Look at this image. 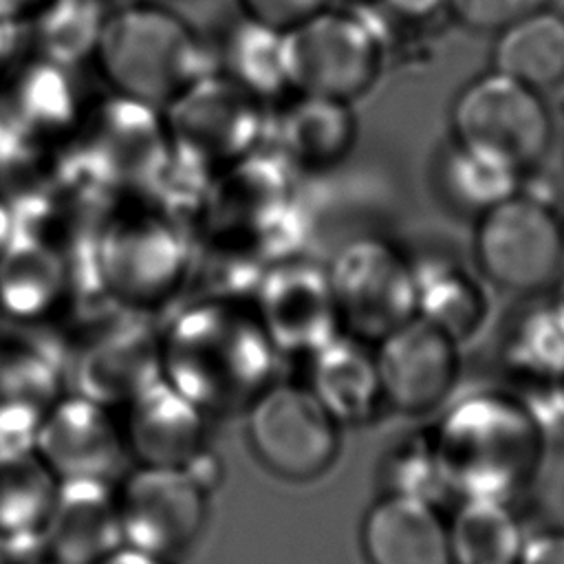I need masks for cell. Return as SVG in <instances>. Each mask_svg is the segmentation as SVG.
Segmentation results:
<instances>
[{"label": "cell", "mask_w": 564, "mask_h": 564, "mask_svg": "<svg viewBox=\"0 0 564 564\" xmlns=\"http://www.w3.org/2000/svg\"><path fill=\"white\" fill-rule=\"evenodd\" d=\"M161 377L205 414L247 408L273 381L278 352L251 302L192 300L159 335Z\"/></svg>", "instance_id": "obj_1"}, {"label": "cell", "mask_w": 564, "mask_h": 564, "mask_svg": "<svg viewBox=\"0 0 564 564\" xmlns=\"http://www.w3.org/2000/svg\"><path fill=\"white\" fill-rule=\"evenodd\" d=\"M449 496L513 500L538 476L549 436L513 388H480L449 403L430 430Z\"/></svg>", "instance_id": "obj_2"}, {"label": "cell", "mask_w": 564, "mask_h": 564, "mask_svg": "<svg viewBox=\"0 0 564 564\" xmlns=\"http://www.w3.org/2000/svg\"><path fill=\"white\" fill-rule=\"evenodd\" d=\"M93 62L110 93L161 110L216 68L192 22L150 0H137L108 18Z\"/></svg>", "instance_id": "obj_3"}, {"label": "cell", "mask_w": 564, "mask_h": 564, "mask_svg": "<svg viewBox=\"0 0 564 564\" xmlns=\"http://www.w3.org/2000/svg\"><path fill=\"white\" fill-rule=\"evenodd\" d=\"M170 165L163 110L115 93L88 101L64 148V167L112 200L150 196Z\"/></svg>", "instance_id": "obj_4"}, {"label": "cell", "mask_w": 564, "mask_h": 564, "mask_svg": "<svg viewBox=\"0 0 564 564\" xmlns=\"http://www.w3.org/2000/svg\"><path fill=\"white\" fill-rule=\"evenodd\" d=\"M99 286L117 304L148 306L187 278L181 218L152 198H117L93 238Z\"/></svg>", "instance_id": "obj_5"}, {"label": "cell", "mask_w": 564, "mask_h": 564, "mask_svg": "<svg viewBox=\"0 0 564 564\" xmlns=\"http://www.w3.org/2000/svg\"><path fill=\"white\" fill-rule=\"evenodd\" d=\"M271 106L212 68L163 108L172 159L203 178L264 148Z\"/></svg>", "instance_id": "obj_6"}, {"label": "cell", "mask_w": 564, "mask_h": 564, "mask_svg": "<svg viewBox=\"0 0 564 564\" xmlns=\"http://www.w3.org/2000/svg\"><path fill=\"white\" fill-rule=\"evenodd\" d=\"M383 35L359 4L328 7L284 33L291 93L357 101L383 70Z\"/></svg>", "instance_id": "obj_7"}, {"label": "cell", "mask_w": 564, "mask_h": 564, "mask_svg": "<svg viewBox=\"0 0 564 564\" xmlns=\"http://www.w3.org/2000/svg\"><path fill=\"white\" fill-rule=\"evenodd\" d=\"M449 126L452 141L494 154L524 176L553 145V117L542 93L494 68L458 90Z\"/></svg>", "instance_id": "obj_8"}, {"label": "cell", "mask_w": 564, "mask_h": 564, "mask_svg": "<svg viewBox=\"0 0 564 564\" xmlns=\"http://www.w3.org/2000/svg\"><path fill=\"white\" fill-rule=\"evenodd\" d=\"M471 249L489 284L531 295L564 271V223L553 205L520 189L476 216Z\"/></svg>", "instance_id": "obj_9"}, {"label": "cell", "mask_w": 564, "mask_h": 564, "mask_svg": "<svg viewBox=\"0 0 564 564\" xmlns=\"http://www.w3.org/2000/svg\"><path fill=\"white\" fill-rule=\"evenodd\" d=\"M245 412L249 445L278 478L308 482L335 465L341 449V425L306 383L273 379Z\"/></svg>", "instance_id": "obj_10"}, {"label": "cell", "mask_w": 564, "mask_h": 564, "mask_svg": "<svg viewBox=\"0 0 564 564\" xmlns=\"http://www.w3.org/2000/svg\"><path fill=\"white\" fill-rule=\"evenodd\" d=\"M341 330L379 341L416 315L412 258L383 236L346 240L326 264Z\"/></svg>", "instance_id": "obj_11"}, {"label": "cell", "mask_w": 564, "mask_h": 564, "mask_svg": "<svg viewBox=\"0 0 564 564\" xmlns=\"http://www.w3.org/2000/svg\"><path fill=\"white\" fill-rule=\"evenodd\" d=\"M207 494L185 467L139 465L117 487L123 544L165 560L187 551L205 527Z\"/></svg>", "instance_id": "obj_12"}, {"label": "cell", "mask_w": 564, "mask_h": 564, "mask_svg": "<svg viewBox=\"0 0 564 564\" xmlns=\"http://www.w3.org/2000/svg\"><path fill=\"white\" fill-rule=\"evenodd\" d=\"M251 308L278 355L308 357L341 333L326 264L297 253L267 264Z\"/></svg>", "instance_id": "obj_13"}, {"label": "cell", "mask_w": 564, "mask_h": 564, "mask_svg": "<svg viewBox=\"0 0 564 564\" xmlns=\"http://www.w3.org/2000/svg\"><path fill=\"white\" fill-rule=\"evenodd\" d=\"M458 346L454 337L416 315L375 341L386 405L408 416L445 405L460 377Z\"/></svg>", "instance_id": "obj_14"}, {"label": "cell", "mask_w": 564, "mask_h": 564, "mask_svg": "<svg viewBox=\"0 0 564 564\" xmlns=\"http://www.w3.org/2000/svg\"><path fill=\"white\" fill-rule=\"evenodd\" d=\"M35 452L57 480H110L121 471L128 447L112 408L79 392L62 394L44 414Z\"/></svg>", "instance_id": "obj_15"}, {"label": "cell", "mask_w": 564, "mask_h": 564, "mask_svg": "<svg viewBox=\"0 0 564 564\" xmlns=\"http://www.w3.org/2000/svg\"><path fill=\"white\" fill-rule=\"evenodd\" d=\"M77 68L29 53L2 77L0 119L18 132L64 150L88 106Z\"/></svg>", "instance_id": "obj_16"}, {"label": "cell", "mask_w": 564, "mask_h": 564, "mask_svg": "<svg viewBox=\"0 0 564 564\" xmlns=\"http://www.w3.org/2000/svg\"><path fill=\"white\" fill-rule=\"evenodd\" d=\"M357 117L352 104L289 93L271 106L267 148L295 172H324L355 148Z\"/></svg>", "instance_id": "obj_17"}, {"label": "cell", "mask_w": 564, "mask_h": 564, "mask_svg": "<svg viewBox=\"0 0 564 564\" xmlns=\"http://www.w3.org/2000/svg\"><path fill=\"white\" fill-rule=\"evenodd\" d=\"M46 555L59 564H97L123 544L117 487L110 480H59L42 527Z\"/></svg>", "instance_id": "obj_18"}, {"label": "cell", "mask_w": 564, "mask_h": 564, "mask_svg": "<svg viewBox=\"0 0 564 564\" xmlns=\"http://www.w3.org/2000/svg\"><path fill=\"white\" fill-rule=\"evenodd\" d=\"M123 408L126 447L139 465L187 467L207 449V414L163 377Z\"/></svg>", "instance_id": "obj_19"}, {"label": "cell", "mask_w": 564, "mask_h": 564, "mask_svg": "<svg viewBox=\"0 0 564 564\" xmlns=\"http://www.w3.org/2000/svg\"><path fill=\"white\" fill-rule=\"evenodd\" d=\"M73 375L79 394L110 408L126 405L137 392L161 379L159 335L137 324L101 330L79 350Z\"/></svg>", "instance_id": "obj_20"}, {"label": "cell", "mask_w": 564, "mask_h": 564, "mask_svg": "<svg viewBox=\"0 0 564 564\" xmlns=\"http://www.w3.org/2000/svg\"><path fill=\"white\" fill-rule=\"evenodd\" d=\"M366 564H452L447 524L425 500L381 494L361 520Z\"/></svg>", "instance_id": "obj_21"}, {"label": "cell", "mask_w": 564, "mask_h": 564, "mask_svg": "<svg viewBox=\"0 0 564 564\" xmlns=\"http://www.w3.org/2000/svg\"><path fill=\"white\" fill-rule=\"evenodd\" d=\"M308 361L306 386L341 427L370 423L386 405L370 341L341 330Z\"/></svg>", "instance_id": "obj_22"}, {"label": "cell", "mask_w": 564, "mask_h": 564, "mask_svg": "<svg viewBox=\"0 0 564 564\" xmlns=\"http://www.w3.org/2000/svg\"><path fill=\"white\" fill-rule=\"evenodd\" d=\"M416 317L430 322L458 344L474 339L491 315L487 280L465 262L430 253L412 260Z\"/></svg>", "instance_id": "obj_23"}, {"label": "cell", "mask_w": 564, "mask_h": 564, "mask_svg": "<svg viewBox=\"0 0 564 564\" xmlns=\"http://www.w3.org/2000/svg\"><path fill=\"white\" fill-rule=\"evenodd\" d=\"M51 352L22 339L0 341V445H33L48 408L64 394Z\"/></svg>", "instance_id": "obj_24"}, {"label": "cell", "mask_w": 564, "mask_h": 564, "mask_svg": "<svg viewBox=\"0 0 564 564\" xmlns=\"http://www.w3.org/2000/svg\"><path fill=\"white\" fill-rule=\"evenodd\" d=\"M70 282L66 251L35 234L18 231L0 253V313L35 322L55 311Z\"/></svg>", "instance_id": "obj_25"}, {"label": "cell", "mask_w": 564, "mask_h": 564, "mask_svg": "<svg viewBox=\"0 0 564 564\" xmlns=\"http://www.w3.org/2000/svg\"><path fill=\"white\" fill-rule=\"evenodd\" d=\"M500 361L513 390L555 386L564 379V313L553 297L531 302L509 322Z\"/></svg>", "instance_id": "obj_26"}, {"label": "cell", "mask_w": 564, "mask_h": 564, "mask_svg": "<svg viewBox=\"0 0 564 564\" xmlns=\"http://www.w3.org/2000/svg\"><path fill=\"white\" fill-rule=\"evenodd\" d=\"M491 68L540 93L564 82V13L549 4L498 31Z\"/></svg>", "instance_id": "obj_27"}, {"label": "cell", "mask_w": 564, "mask_h": 564, "mask_svg": "<svg viewBox=\"0 0 564 564\" xmlns=\"http://www.w3.org/2000/svg\"><path fill=\"white\" fill-rule=\"evenodd\" d=\"M445 524L452 564H518L527 531L509 500H458Z\"/></svg>", "instance_id": "obj_28"}, {"label": "cell", "mask_w": 564, "mask_h": 564, "mask_svg": "<svg viewBox=\"0 0 564 564\" xmlns=\"http://www.w3.org/2000/svg\"><path fill=\"white\" fill-rule=\"evenodd\" d=\"M214 66L269 106L291 93L284 66V33L242 13L225 31Z\"/></svg>", "instance_id": "obj_29"}, {"label": "cell", "mask_w": 564, "mask_h": 564, "mask_svg": "<svg viewBox=\"0 0 564 564\" xmlns=\"http://www.w3.org/2000/svg\"><path fill=\"white\" fill-rule=\"evenodd\" d=\"M110 11L99 0H48L29 22V53L62 66L93 62Z\"/></svg>", "instance_id": "obj_30"}, {"label": "cell", "mask_w": 564, "mask_h": 564, "mask_svg": "<svg viewBox=\"0 0 564 564\" xmlns=\"http://www.w3.org/2000/svg\"><path fill=\"white\" fill-rule=\"evenodd\" d=\"M438 183L454 209L480 216L518 194L524 185V174L494 154L452 141L441 156Z\"/></svg>", "instance_id": "obj_31"}, {"label": "cell", "mask_w": 564, "mask_h": 564, "mask_svg": "<svg viewBox=\"0 0 564 564\" xmlns=\"http://www.w3.org/2000/svg\"><path fill=\"white\" fill-rule=\"evenodd\" d=\"M57 482L33 445H0V531L42 533Z\"/></svg>", "instance_id": "obj_32"}, {"label": "cell", "mask_w": 564, "mask_h": 564, "mask_svg": "<svg viewBox=\"0 0 564 564\" xmlns=\"http://www.w3.org/2000/svg\"><path fill=\"white\" fill-rule=\"evenodd\" d=\"M383 494L408 496L441 505L449 496L430 430H412L397 436L381 456Z\"/></svg>", "instance_id": "obj_33"}, {"label": "cell", "mask_w": 564, "mask_h": 564, "mask_svg": "<svg viewBox=\"0 0 564 564\" xmlns=\"http://www.w3.org/2000/svg\"><path fill=\"white\" fill-rule=\"evenodd\" d=\"M551 0H447L456 20L476 33H498Z\"/></svg>", "instance_id": "obj_34"}, {"label": "cell", "mask_w": 564, "mask_h": 564, "mask_svg": "<svg viewBox=\"0 0 564 564\" xmlns=\"http://www.w3.org/2000/svg\"><path fill=\"white\" fill-rule=\"evenodd\" d=\"M333 2L335 0H238V7L245 18L286 33L328 9Z\"/></svg>", "instance_id": "obj_35"}, {"label": "cell", "mask_w": 564, "mask_h": 564, "mask_svg": "<svg viewBox=\"0 0 564 564\" xmlns=\"http://www.w3.org/2000/svg\"><path fill=\"white\" fill-rule=\"evenodd\" d=\"M518 564H564V531L542 529L527 533Z\"/></svg>", "instance_id": "obj_36"}, {"label": "cell", "mask_w": 564, "mask_h": 564, "mask_svg": "<svg viewBox=\"0 0 564 564\" xmlns=\"http://www.w3.org/2000/svg\"><path fill=\"white\" fill-rule=\"evenodd\" d=\"M26 48V24L0 20V77H4L11 66L24 57Z\"/></svg>", "instance_id": "obj_37"}, {"label": "cell", "mask_w": 564, "mask_h": 564, "mask_svg": "<svg viewBox=\"0 0 564 564\" xmlns=\"http://www.w3.org/2000/svg\"><path fill=\"white\" fill-rule=\"evenodd\" d=\"M383 4L399 18L425 20L447 7V0H383Z\"/></svg>", "instance_id": "obj_38"}, {"label": "cell", "mask_w": 564, "mask_h": 564, "mask_svg": "<svg viewBox=\"0 0 564 564\" xmlns=\"http://www.w3.org/2000/svg\"><path fill=\"white\" fill-rule=\"evenodd\" d=\"M48 0H0V20L26 24Z\"/></svg>", "instance_id": "obj_39"}, {"label": "cell", "mask_w": 564, "mask_h": 564, "mask_svg": "<svg viewBox=\"0 0 564 564\" xmlns=\"http://www.w3.org/2000/svg\"><path fill=\"white\" fill-rule=\"evenodd\" d=\"M97 564H170V560L132 549L128 544H121L119 549H115L110 555H106L104 560H99Z\"/></svg>", "instance_id": "obj_40"}, {"label": "cell", "mask_w": 564, "mask_h": 564, "mask_svg": "<svg viewBox=\"0 0 564 564\" xmlns=\"http://www.w3.org/2000/svg\"><path fill=\"white\" fill-rule=\"evenodd\" d=\"M15 234V218H13V207L11 203L0 194V253L4 247L11 242Z\"/></svg>", "instance_id": "obj_41"}, {"label": "cell", "mask_w": 564, "mask_h": 564, "mask_svg": "<svg viewBox=\"0 0 564 564\" xmlns=\"http://www.w3.org/2000/svg\"><path fill=\"white\" fill-rule=\"evenodd\" d=\"M553 300H555V304H557V306L562 308V313H564V271H562V275L557 278V286H555Z\"/></svg>", "instance_id": "obj_42"}, {"label": "cell", "mask_w": 564, "mask_h": 564, "mask_svg": "<svg viewBox=\"0 0 564 564\" xmlns=\"http://www.w3.org/2000/svg\"><path fill=\"white\" fill-rule=\"evenodd\" d=\"M29 564H59V562H55V560H51L48 555H44V557H40V560H33V562H29Z\"/></svg>", "instance_id": "obj_43"}, {"label": "cell", "mask_w": 564, "mask_h": 564, "mask_svg": "<svg viewBox=\"0 0 564 564\" xmlns=\"http://www.w3.org/2000/svg\"><path fill=\"white\" fill-rule=\"evenodd\" d=\"M557 392H560V401H562V410H564V379L557 383Z\"/></svg>", "instance_id": "obj_44"}, {"label": "cell", "mask_w": 564, "mask_h": 564, "mask_svg": "<svg viewBox=\"0 0 564 564\" xmlns=\"http://www.w3.org/2000/svg\"><path fill=\"white\" fill-rule=\"evenodd\" d=\"M339 2H344V4H366L368 0H339Z\"/></svg>", "instance_id": "obj_45"}, {"label": "cell", "mask_w": 564, "mask_h": 564, "mask_svg": "<svg viewBox=\"0 0 564 564\" xmlns=\"http://www.w3.org/2000/svg\"><path fill=\"white\" fill-rule=\"evenodd\" d=\"M562 223H564V216H562Z\"/></svg>", "instance_id": "obj_46"}]
</instances>
